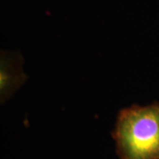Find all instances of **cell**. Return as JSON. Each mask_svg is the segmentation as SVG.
Listing matches in <instances>:
<instances>
[{"mask_svg":"<svg viewBox=\"0 0 159 159\" xmlns=\"http://www.w3.org/2000/svg\"><path fill=\"white\" fill-rule=\"evenodd\" d=\"M112 137L120 159H159V103L122 110Z\"/></svg>","mask_w":159,"mask_h":159,"instance_id":"cell-1","label":"cell"},{"mask_svg":"<svg viewBox=\"0 0 159 159\" xmlns=\"http://www.w3.org/2000/svg\"><path fill=\"white\" fill-rule=\"evenodd\" d=\"M22 59L18 54L4 52L1 54L0 65V96L5 102L11 94L24 83L26 76L21 70Z\"/></svg>","mask_w":159,"mask_h":159,"instance_id":"cell-2","label":"cell"}]
</instances>
